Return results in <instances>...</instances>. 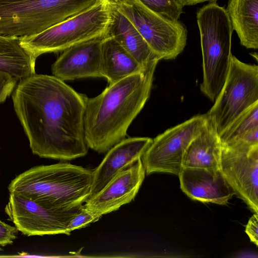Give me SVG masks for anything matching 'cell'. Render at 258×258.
Listing matches in <instances>:
<instances>
[{"label": "cell", "mask_w": 258, "mask_h": 258, "mask_svg": "<svg viewBox=\"0 0 258 258\" xmlns=\"http://www.w3.org/2000/svg\"><path fill=\"white\" fill-rule=\"evenodd\" d=\"M182 5L184 7L185 6H191L195 5L199 3H204L205 2H216L217 0H178Z\"/></svg>", "instance_id": "4316f807"}, {"label": "cell", "mask_w": 258, "mask_h": 258, "mask_svg": "<svg viewBox=\"0 0 258 258\" xmlns=\"http://www.w3.org/2000/svg\"><path fill=\"white\" fill-rule=\"evenodd\" d=\"M104 38L83 42L63 50L51 66L53 75L63 81L102 78L101 45Z\"/></svg>", "instance_id": "4fadbf2b"}, {"label": "cell", "mask_w": 258, "mask_h": 258, "mask_svg": "<svg viewBox=\"0 0 258 258\" xmlns=\"http://www.w3.org/2000/svg\"><path fill=\"white\" fill-rule=\"evenodd\" d=\"M220 171L234 194L258 213V145L232 148L222 145Z\"/></svg>", "instance_id": "8fae6325"}, {"label": "cell", "mask_w": 258, "mask_h": 258, "mask_svg": "<svg viewBox=\"0 0 258 258\" xmlns=\"http://www.w3.org/2000/svg\"><path fill=\"white\" fill-rule=\"evenodd\" d=\"M146 69L139 64L112 37L106 36L103 38L101 71L102 77L106 79L109 85Z\"/></svg>", "instance_id": "ac0fdd59"}, {"label": "cell", "mask_w": 258, "mask_h": 258, "mask_svg": "<svg viewBox=\"0 0 258 258\" xmlns=\"http://www.w3.org/2000/svg\"><path fill=\"white\" fill-rule=\"evenodd\" d=\"M256 128H258V102L246 109L219 135L222 145L234 142Z\"/></svg>", "instance_id": "44dd1931"}, {"label": "cell", "mask_w": 258, "mask_h": 258, "mask_svg": "<svg viewBox=\"0 0 258 258\" xmlns=\"http://www.w3.org/2000/svg\"><path fill=\"white\" fill-rule=\"evenodd\" d=\"M18 80L9 73L0 69V103L11 94Z\"/></svg>", "instance_id": "cb8c5ba5"}, {"label": "cell", "mask_w": 258, "mask_h": 258, "mask_svg": "<svg viewBox=\"0 0 258 258\" xmlns=\"http://www.w3.org/2000/svg\"><path fill=\"white\" fill-rule=\"evenodd\" d=\"M112 2H113L114 3H115L117 5H120L122 3H124L126 2H127L128 1H130L131 0H111Z\"/></svg>", "instance_id": "83f0119b"}, {"label": "cell", "mask_w": 258, "mask_h": 258, "mask_svg": "<svg viewBox=\"0 0 258 258\" xmlns=\"http://www.w3.org/2000/svg\"><path fill=\"white\" fill-rule=\"evenodd\" d=\"M117 6L161 59H174L182 52L187 36V29L182 23L158 15L138 0Z\"/></svg>", "instance_id": "ba28073f"}, {"label": "cell", "mask_w": 258, "mask_h": 258, "mask_svg": "<svg viewBox=\"0 0 258 258\" xmlns=\"http://www.w3.org/2000/svg\"><path fill=\"white\" fill-rule=\"evenodd\" d=\"M87 97L53 75L34 74L20 80L13 105L34 154L60 160L87 154Z\"/></svg>", "instance_id": "6da1fadb"}, {"label": "cell", "mask_w": 258, "mask_h": 258, "mask_svg": "<svg viewBox=\"0 0 258 258\" xmlns=\"http://www.w3.org/2000/svg\"><path fill=\"white\" fill-rule=\"evenodd\" d=\"M153 12L170 21H178L183 6L178 0H138Z\"/></svg>", "instance_id": "7402d4cb"}, {"label": "cell", "mask_w": 258, "mask_h": 258, "mask_svg": "<svg viewBox=\"0 0 258 258\" xmlns=\"http://www.w3.org/2000/svg\"><path fill=\"white\" fill-rule=\"evenodd\" d=\"M83 205L57 209L48 208L28 199L10 193L5 207L8 215L18 230L31 235H69L68 226L81 210Z\"/></svg>", "instance_id": "30bf717a"}, {"label": "cell", "mask_w": 258, "mask_h": 258, "mask_svg": "<svg viewBox=\"0 0 258 258\" xmlns=\"http://www.w3.org/2000/svg\"><path fill=\"white\" fill-rule=\"evenodd\" d=\"M111 0H99L84 11L35 35L19 38L35 58L63 51L74 45L106 36L111 18Z\"/></svg>", "instance_id": "5b68a950"}, {"label": "cell", "mask_w": 258, "mask_h": 258, "mask_svg": "<svg viewBox=\"0 0 258 258\" xmlns=\"http://www.w3.org/2000/svg\"><path fill=\"white\" fill-rule=\"evenodd\" d=\"M246 233L250 241L258 245V213H255L249 219L246 226Z\"/></svg>", "instance_id": "484cf974"}, {"label": "cell", "mask_w": 258, "mask_h": 258, "mask_svg": "<svg viewBox=\"0 0 258 258\" xmlns=\"http://www.w3.org/2000/svg\"><path fill=\"white\" fill-rule=\"evenodd\" d=\"M35 58L20 43L19 38L0 35V69L20 80L35 74Z\"/></svg>", "instance_id": "ffe728a7"}, {"label": "cell", "mask_w": 258, "mask_h": 258, "mask_svg": "<svg viewBox=\"0 0 258 258\" xmlns=\"http://www.w3.org/2000/svg\"><path fill=\"white\" fill-rule=\"evenodd\" d=\"M226 10L241 44L258 48V0H229Z\"/></svg>", "instance_id": "d6986e66"}, {"label": "cell", "mask_w": 258, "mask_h": 258, "mask_svg": "<svg viewBox=\"0 0 258 258\" xmlns=\"http://www.w3.org/2000/svg\"><path fill=\"white\" fill-rule=\"evenodd\" d=\"M203 56L202 92L215 101L226 81L232 55L233 28L224 7L208 3L197 12Z\"/></svg>", "instance_id": "277c9868"}, {"label": "cell", "mask_w": 258, "mask_h": 258, "mask_svg": "<svg viewBox=\"0 0 258 258\" xmlns=\"http://www.w3.org/2000/svg\"><path fill=\"white\" fill-rule=\"evenodd\" d=\"M221 151L219 135L207 117L203 130L190 143L184 154L182 167L219 170Z\"/></svg>", "instance_id": "e0dca14e"}, {"label": "cell", "mask_w": 258, "mask_h": 258, "mask_svg": "<svg viewBox=\"0 0 258 258\" xmlns=\"http://www.w3.org/2000/svg\"><path fill=\"white\" fill-rule=\"evenodd\" d=\"M18 231L16 226H11L0 220V246L13 243Z\"/></svg>", "instance_id": "d4e9b609"}, {"label": "cell", "mask_w": 258, "mask_h": 258, "mask_svg": "<svg viewBox=\"0 0 258 258\" xmlns=\"http://www.w3.org/2000/svg\"><path fill=\"white\" fill-rule=\"evenodd\" d=\"M207 120L206 114L196 115L155 138L141 158L145 172L178 175L188 146L203 130Z\"/></svg>", "instance_id": "9c48e42d"}, {"label": "cell", "mask_w": 258, "mask_h": 258, "mask_svg": "<svg viewBox=\"0 0 258 258\" xmlns=\"http://www.w3.org/2000/svg\"><path fill=\"white\" fill-rule=\"evenodd\" d=\"M111 11V21L106 36L112 37L143 68H147L154 62H158L161 58L112 1Z\"/></svg>", "instance_id": "2e32d148"}, {"label": "cell", "mask_w": 258, "mask_h": 258, "mask_svg": "<svg viewBox=\"0 0 258 258\" xmlns=\"http://www.w3.org/2000/svg\"><path fill=\"white\" fill-rule=\"evenodd\" d=\"M214 102L206 114L220 135L258 102V66L243 62L232 54L226 81Z\"/></svg>", "instance_id": "52a82bcc"}, {"label": "cell", "mask_w": 258, "mask_h": 258, "mask_svg": "<svg viewBox=\"0 0 258 258\" xmlns=\"http://www.w3.org/2000/svg\"><path fill=\"white\" fill-rule=\"evenodd\" d=\"M94 0H0V35L38 34L92 7Z\"/></svg>", "instance_id": "8992f818"}, {"label": "cell", "mask_w": 258, "mask_h": 258, "mask_svg": "<svg viewBox=\"0 0 258 258\" xmlns=\"http://www.w3.org/2000/svg\"><path fill=\"white\" fill-rule=\"evenodd\" d=\"M101 217V215L88 209L83 205L80 212L72 219L68 226L69 235L74 230L83 228L98 221Z\"/></svg>", "instance_id": "603a6c76"}, {"label": "cell", "mask_w": 258, "mask_h": 258, "mask_svg": "<svg viewBox=\"0 0 258 258\" xmlns=\"http://www.w3.org/2000/svg\"><path fill=\"white\" fill-rule=\"evenodd\" d=\"M178 176L181 189L194 200L225 205L234 195L220 170L182 167Z\"/></svg>", "instance_id": "9a60e30c"}, {"label": "cell", "mask_w": 258, "mask_h": 258, "mask_svg": "<svg viewBox=\"0 0 258 258\" xmlns=\"http://www.w3.org/2000/svg\"><path fill=\"white\" fill-rule=\"evenodd\" d=\"M152 141L148 137L125 138L110 148L92 171L90 197L99 192L118 173L141 158Z\"/></svg>", "instance_id": "5bb4252c"}, {"label": "cell", "mask_w": 258, "mask_h": 258, "mask_svg": "<svg viewBox=\"0 0 258 258\" xmlns=\"http://www.w3.org/2000/svg\"><path fill=\"white\" fill-rule=\"evenodd\" d=\"M157 63L109 85L95 97H87L84 132L88 148L105 153L125 138L150 97Z\"/></svg>", "instance_id": "7a4b0ae2"}, {"label": "cell", "mask_w": 258, "mask_h": 258, "mask_svg": "<svg viewBox=\"0 0 258 258\" xmlns=\"http://www.w3.org/2000/svg\"><path fill=\"white\" fill-rule=\"evenodd\" d=\"M92 171L69 163L35 166L15 177L10 193L44 207L69 209L83 205L91 195Z\"/></svg>", "instance_id": "3957f363"}, {"label": "cell", "mask_w": 258, "mask_h": 258, "mask_svg": "<svg viewBox=\"0 0 258 258\" xmlns=\"http://www.w3.org/2000/svg\"><path fill=\"white\" fill-rule=\"evenodd\" d=\"M145 170L141 158L115 176L99 192L89 198L83 205L103 215L132 202L144 179Z\"/></svg>", "instance_id": "7c38bea8"}]
</instances>
